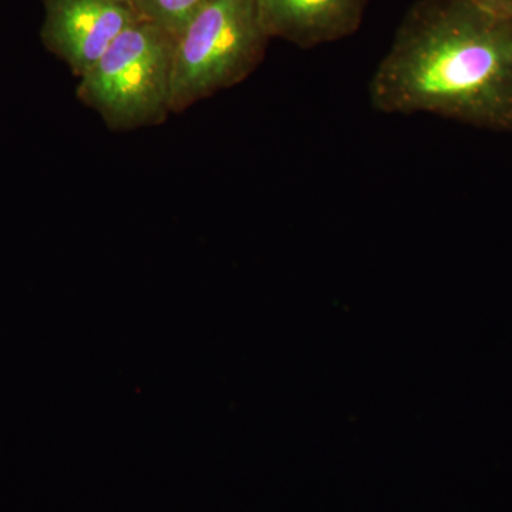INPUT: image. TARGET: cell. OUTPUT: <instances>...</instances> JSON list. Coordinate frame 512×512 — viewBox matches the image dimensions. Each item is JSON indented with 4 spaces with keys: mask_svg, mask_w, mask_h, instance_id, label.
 <instances>
[{
    "mask_svg": "<svg viewBox=\"0 0 512 512\" xmlns=\"http://www.w3.org/2000/svg\"><path fill=\"white\" fill-rule=\"evenodd\" d=\"M369 94L382 113L434 114L512 133V16L474 0H419Z\"/></svg>",
    "mask_w": 512,
    "mask_h": 512,
    "instance_id": "6da1fadb",
    "label": "cell"
},
{
    "mask_svg": "<svg viewBox=\"0 0 512 512\" xmlns=\"http://www.w3.org/2000/svg\"><path fill=\"white\" fill-rule=\"evenodd\" d=\"M175 37L140 20L80 77L77 97L111 130L158 126L171 111Z\"/></svg>",
    "mask_w": 512,
    "mask_h": 512,
    "instance_id": "7a4b0ae2",
    "label": "cell"
},
{
    "mask_svg": "<svg viewBox=\"0 0 512 512\" xmlns=\"http://www.w3.org/2000/svg\"><path fill=\"white\" fill-rule=\"evenodd\" d=\"M269 39L256 0H212L175 40L171 111L244 82Z\"/></svg>",
    "mask_w": 512,
    "mask_h": 512,
    "instance_id": "3957f363",
    "label": "cell"
},
{
    "mask_svg": "<svg viewBox=\"0 0 512 512\" xmlns=\"http://www.w3.org/2000/svg\"><path fill=\"white\" fill-rule=\"evenodd\" d=\"M47 49L82 77L130 26L143 20L134 0H45Z\"/></svg>",
    "mask_w": 512,
    "mask_h": 512,
    "instance_id": "277c9868",
    "label": "cell"
},
{
    "mask_svg": "<svg viewBox=\"0 0 512 512\" xmlns=\"http://www.w3.org/2000/svg\"><path fill=\"white\" fill-rule=\"evenodd\" d=\"M369 0H256L269 37L309 49L359 29Z\"/></svg>",
    "mask_w": 512,
    "mask_h": 512,
    "instance_id": "5b68a950",
    "label": "cell"
},
{
    "mask_svg": "<svg viewBox=\"0 0 512 512\" xmlns=\"http://www.w3.org/2000/svg\"><path fill=\"white\" fill-rule=\"evenodd\" d=\"M141 18L160 26L177 39L212 0H134Z\"/></svg>",
    "mask_w": 512,
    "mask_h": 512,
    "instance_id": "8992f818",
    "label": "cell"
},
{
    "mask_svg": "<svg viewBox=\"0 0 512 512\" xmlns=\"http://www.w3.org/2000/svg\"><path fill=\"white\" fill-rule=\"evenodd\" d=\"M474 2L484 8L494 10V12L512 16V0H474Z\"/></svg>",
    "mask_w": 512,
    "mask_h": 512,
    "instance_id": "52a82bcc",
    "label": "cell"
}]
</instances>
